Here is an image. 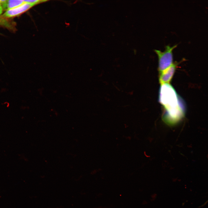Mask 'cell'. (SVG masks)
I'll use <instances>...</instances> for the list:
<instances>
[{
	"mask_svg": "<svg viewBox=\"0 0 208 208\" xmlns=\"http://www.w3.org/2000/svg\"><path fill=\"white\" fill-rule=\"evenodd\" d=\"M159 101L164 108L162 117L171 122H178L184 117L185 107L175 90L170 84H161Z\"/></svg>",
	"mask_w": 208,
	"mask_h": 208,
	"instance_id": "cell-1",
	"label": "cell"
},
{
	"mask_svg": "<svg viewBox=\"0 0 208 208\" xmlns=\"http://www.w3.org/2000/svg\"><path fill=\"white\" fill-rule=\"evenodd\" d=\"M177 45L176 44L172 47L166 46L165 50L163 52L157 50H155L158 57V69L159 73L165 70L173 64L172 51Z\"/></svg>",
	"mask_w": 208,
	"mask_h": 208,
	"instance_id": "cell-2",
	"label": "cell"
},
{
	"mask_svg": "<svg viewBox=\"0 0 208 208\" xmlns=\"http://www.w3.org/2000/svg\"><path fill=\"white\" fill-rule=\"evenodd\" d=\"M34 5L33 4L24 2L18 6L6 10L3 14V16L10 18L17 16L28 10Z\"/></svg>",
	"mask_w": 208,
	"mask_h": 208,
	"instance_id": "cell-3",
	"label": "cell"
},
{
	"mask_svg": "<svg viewBox=\"0 0 208 208\" xmlns=\"http://www.w3.org/2000/svg\"><path fill=\"white\" fill-rule=\"evenodd\" d=\"M177 67V64L176 63H173L169 67L159 73V81L161 84H170Z\"/></svg>",
	"mask_w": 208,
	"mask_h": 208,
	"instance_id": "cell-4",
	"label": "cell"
},
{
	"mask_svg": "<svg viewBox=\"0 0 208 208\" xmlns=\"http://www.w3.org/2000/svg\"><path fill=\"white\" fill-rule=\"evenodd\" d=\"M24 3L23 0H7L6 11L18 6Z\"/></svg>",
	"mask_w": 208,
	"mask_h": 208,
	"instance_id": "cell-5",
	"label": "cell"
},
{
	"mask_svg": "<svg viewBox=\"0 0 208 208\" xmlns=\"http://www.w3.org/2000/svg\"><path fill=\"white\" fill-rule=\"evenodd\" d=\"M24 2L28 3L33 4L34 5L38 4L44 2L46 1H47L38 0H23Z\"/></svg>",
	"mask_w": 208,
	"mask_h": 208,
	"instance_id": "cell-6",
	"label": "cell"
},
{
	"mask_svg": "<svg viewBox=\"0 0 208 208\" xmlns=\"http://www.w3.org/2000/svg\"><path fill=\"white\" fill-rule=\"evenodd\" d=\"M3 9L0 4V16L1 15L2 13Z\"/></svg>",
	"mask_w": 208,
	"mask_h": 208,
	"instance_id": "cell-7",
	"label": "cell"
}]
</instances>
